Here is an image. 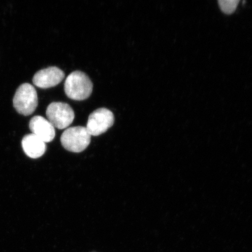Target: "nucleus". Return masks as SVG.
I'll list each match as a JSON object with an SVG mask.
<instances>
[{"label": "nucleus", "instance_id": "obj_1", "mask_svg": "<svg viewBox=\"0 0 252 252\" xmlns=\"http://www.w3.org/2000/svg\"><path fill=\"white\" fill-rule=\"evenodd\" d=\"M93 90L92 81L83 72H72L66 78L64 91L69 98L75 100L86 99L90 96Z\"/></svg>", "mask_w": 252, "mask_h": 252}, {"label": "nucleus", "instance_id": "obj_2", "mask_svg": "<svg viewBox=\"0 0 252 252\" xmlns=\"http://www.w3.org/2000/svg\"><path fill=\"white\" fill-rule=\"evenodd\" d=\"M91 135L86 127L76 126L66 129L61 136V143L65 150L72 153H81L91 143Z\"/></svg>", "mask_w": 252, "mask_h": 252}, {"label": "nucleus", "instance_id": "obj_3", "mask_svg": "<svg viewBox=\"0 0 252 252\" xmlns=\"http://www.w3.org/2000/svg\"><path fill=\"white\" fill-rule=\"evenodd\" d=\"M13 104L15 109L20 114L24 116L32 114L38 105L35 88L30 84H22L16 91Z\"/></svg>", "mask_w": 252, "mask_h": 252}, {"label": "nucleus", "instance_id": "obj_4", "mask_svg": "<svg viewBox=\"0 0 252 252\" xmlns=\"http://www.w3.org/2000/svg\"><path fill=\"white\" fill-rule=\"evenodd\" d=\"M46 116L50 124L58 129L68 127L75 118L71 107L67 103L61 102L50 103L46 110Z\"/></svg>", "mask_w": 252, "mask_h": 252}, {"label": "nucleus", "instance_id": "obj_5", "mask_svg": "<svg viewBox=\"0 0 252 252\" xmlns=\"http://www.w3.org/2000/svg\"><path fill=\"white\" fill-rule=\"evenodd\" d=\"M115 122L113 113L106 108L94 111L88 118L86 128L91 136H97L108 131Z\"/></svg>", "mask_w": 252, "mask_h": 252}, {"label": "nucleus", "instance_id": "obj_6", "mask_svg": "<svg viewBox=\"0 0 252 252\" xmlns=\"http://www.w3.org/2000/svg\"><path fill=\"white\" fill-rule=\"evenodd\" d=\"M65 74L61 69L50 67L37 72L33 78V83L40 88H49L58 86L64 78Z\"/></svg>", "mask_w": 252, "mask_h": 252}, {"label": "nucleus", "instance_id": "obj_7", "mask_svg": "<svg viewBox=\"0 0 252 252\" xmlns=\"http://www.w3.org/2000/svg\"><path fill=\"white\" fill-rule=\"evenodd\" d=\"M32 134L35 135L45 143H49L55 137V128L48 120L40 116H34L30 122Z\"/></svg>", "mask_w": 252, "mask_h": 252}, {"label": "nucleus", "instance_id": "obj_8", "mask_svg": "<svg viewBox=\"0 0 252 252\" xmlns=\"http://www.w3.org/2000/svg\"><path fill=\"white\" fill-rule=\"evenodd\" d=\"M22 146L25 153L33 159L42 157L46 150L45 142L33 134L25 135L22 141Z\"/></svg>", "mask_w": 252, "mask_h": 252}, {"label": "nucleus", "instance_id": "obj_9", "mask_svg": "<svg viewBox=\"0 0 252 252\" xmlns=\"http://www.w3.org/2000/svg\"><path fill=\"white\" fill-rule=\"evenodd\" d=\"M219 2L222 10L226 14H230L235 10L239 1L236 0H220Z\"/></svg>", "mask_w": 252, "mask_h": 252}]
</instances>
